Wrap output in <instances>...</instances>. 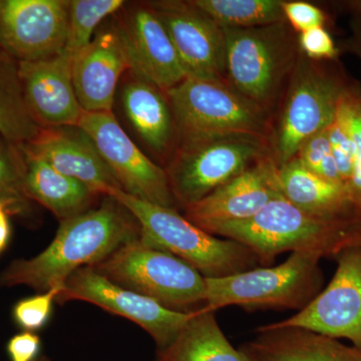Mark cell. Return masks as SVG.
Listing matches in <instances>:
<instances>
[{"mask_svg": "<svg viewBox=\"0 0 361 361\" xmlns=\"http://www.w3.org/2000/svg\"><path fill=\"white\" fill-rule=\"evenodd\" d=\"M269 156L266 135H218L180 142L165 171L176 203L185 209Z\"/></svg>", "mask_w": 361, "mask_h": 361, "instance_id": "obj_9", "label": "cell"}, {"mask_svg": "<svg viewBox=\"0 0 361 361\" xmlns=\"http://www.w3.org/2000/svg\"><path fill=\"white\" fill-rule=\"evenodd\" d=\"M122 103L128 120L149 148L159 155L167 153L176 127L165 92L137 77L123 85Z\"/></svg>", "mask_w": 361, "mask_h": 361, "instance_id": "obj_23", "label": "cell"}, {"mask_svg": "<svg viewBox=\"0 0 361 361\" xmlns=\"http://www.w3.org/2000/svg\"><path fill=\"white\" fill-rule=\"evenodd\" d=\"M349 219L316 217L280 196L248 219L217 223L203 230L246 246L265 267L285 252L313 251L336 257L343 250Z\"/></svg>", "mask_w": 361, "mask_h": 361, "instance_id": "obj_3", "label": "cell"}, {"mask_svg": "<svg viewBox=\"0 0 361 361\" xmlns=\"http://www.w3.org/2000/svg\"><path fill=\"white\" fill-rule=\"evenodd\" d=\"M332 63L311 61L300 52L269 137L271 157L277 167L295 158L304 142L336 120L342 92L350 80Z\"/></svg>", "mask_w": 361, "mask_h": 361, "instance_id": "obj_4", "label": "cell"}, {"mask_svg": "<svg viewBox=\"0 0 361 361\" xmlns=\"http://www.w3.org/2000/svg\"><path fill=\"white\" fill-rule=\"evenodd\" d=\"M342 6L353 14L355 20H360L361 23V0L342 2Z\"/></svg>", "mask_w": 361, "mask_h": 361, "instance_id": "obj_39", "label": "cell"}, {"mask_svg": "<svg viewBox=\"0 0 361 361\" xmlns=\"http://www.w3.org/2000/svg\"><path fill=\"white\" fill-rule=\"evenodd\" d=\"M327 135L342 185L349 192L355 173V149L353 142L348 132L336 120L327 128Z\"/></svg>", "mask_w": 361, "mask_h": 361, "instance_id": "obj_32", "label": "cell"}, {"mask_svg": "<svg viewBox=\"0 0 361 361\" xmlns=\"http://www.w3.org/2000/svg\"><path fill=\"white\" fill-rule=\"evenodd\" d=\"M28 200L25 163L20 149L16 151L11 142L0 141V204L8 207L11 212H18L25 208Z\"/></svg>", "mask_w": 361, "mask_h": 361, "instance_id": "obj_29", "label": "cell"}, {"mask_svg": "<svg viewBox=\"0 0 361 361\" xmlns=\"http://www.w3.org/2000/svg\"><path fill=\"white\" fill-rule=\"evenodd\" d=\"M129 59L116 26L101 30L73 58L71 73L78 103L84 111H113L121 77Z\"/></svg>", "mask_w": 361, "mask_h": 361, "instance_id": "obj_18", "label": "cell"}, {"mask_svg": "<svg viewBox=\"0 0 361 361\" xmlns=\"http://www.w3.org/2000/svg\"><path fill=\"white\" fill-rule=\"evenodd\" d=\"M125 4L123 0H71L65 51L73 59L92 42L102 21Z\"/></svg>", "mask_w": 361, "mask_h": 361, "instance_id": "obj_27", "label": "cell"}, {"mask_svg": "<svg viewBox=\"0 0 361 361\" xmlns=\"http://www.w3.org/2000/svg\"><path fill=\"white\" fill-rule=\"evenodd\" d=\"M351 247L361 248V210L348 221L344 231L343 250Z\"/></svg>", "mask_w": 361, "mask_h": 361, "instance_id": "obj_36", "label": "cell"}, {"mask_svg": "<svg viewBox=\"0 0 361 361\" xmlns=\"http://www.w3.org/2000/svg\"><path fill=\"white\" fill-rule=\"evenodd\" d=\"M336 120L345 129L355 149V173L349 193L361 210V85L350 80L342 92Z\"/></svg>", "mask_w": 361, "mask_h": 361, "instance_id": "obj_28", "label": "cell"}, {"mask_svg": "<svg viewBox=\"0 0 361 361\" xmlns=\"http://www.w3.org/2000/svg\"><path fill=\"white\" fill-rule=\"evenodd\" d=\"M42 130L26 106L18 65L0 58V135L21 145L32 142Z\"/></svg>", "mask_w": 361, "mask_h": 361, "instance_id": "obj_25", "label": "cell"}, {"mask_svg": "<svg viewBox=\"0 0 361 361\" xmlns=\"http://www.w3.org/2000/svg\"><path fill=\"white\" fill-rule=\"evenodd\" d=\"M20 146L99 196L121 189L94 142L77 126L42 129L35 140Z\"/></svg>", "mask_w": 361, "mask_h": 361, "instance_id": "obj_19", "label": "cell"}, {"mask_svg": "<svg viewBox=\"0 0 361 361\" xmlns=\"http://www.w3.org/2000/svg\"><path fill=\"white\" fill-rule=\"evenodd\" d=\"M68 0H0V47L18 61L61 54L68 32Z\"/></svg>", "mask_w": 361, "mask_h": 361, "instance_id": "obj_13", "label": "cell"}, {"mask_svg": "<svg viewBox=\"0 0 361 361\" xmlns=\"http://www.w3.org/2000/svg\"><path fill=\"white\" fill-rule=\"evenodd\" d=\"M155 361H253L223 334L216 312L195 311L172 343L158 349Z\"/></svg>", "mask_w": 361, "mask_h": 361, "instance_id": "obj_24", "label": "cell"}, {"mask_svg": "<svg viewBox=\"0 0 361 361\" xmlns=\"http://www.w3.org/2000/svg\"><path fill=\"white\" fill-rule=\"evenodd\" d=\"M295 158L308 170L323 179L342 185L330 146L327 129L317 133L304 142Z\"/></svg>", "mask_w": 361, "mask_h": 361, "instance_id": "obj_30", "label": "cell"}, {"mask_svg": "<svg viewBox=\"0 0 361 361\" xmlns=\"http://www.w3.org/2000/svg\"><path fill=\"white\" fill-rule=\"evenodd\" d=\"M282 9L285 20L296 33L306 32L311 28L325 26L329 18L325 11L315 4L307 1H284Z\"/></svg>", "mask_w": 361, "mask_h": 361, "instance_id": "obj_34", "label": "cell"}, {"mask_svg": "<svg viewBox=\"0 0 361 361\" xmlns=\"http://www.w3.org/2000/svg\"><path fill=\"white\" fill-rule=\"evenodd\" d=\"M174 44L188 77L226 80L223 28L192 1L151 2Z\"/></svg>", "mask_w": 361, "mask_h": 361, "instance_id": "obj_14", "label": "cell"}, {"mask_svg": "<svg viewBox=\"0 0 361 361\" xmlns=\"http://www.w3.org/2000/svg\"><path fill=\"white\" fill-rule=\"evenodd\" d=\"M137 77L167 92L188 78L165 26L149 4L130 11L116 25Z\"/></svg>", "mask_w": 361, "mask_h": 361, "instance_id": "obj_15", "label": "cell"}, {"mask_svg": "<svg viewBox=\"0 0 361 361\" xmlns=\"http://www.w3.org/2000/svg\"><path fill=\"white\" fill-rule=\"evenodd\" d=\"M165 94L180 142L225 135L269 134V111L226 80L188 77Z\"/></svg>", "mask_w": 361, "mask_h": 361, "instance_id": "obj_8", "label": "cell"}, {"mask_svg": "<svg viewBox=\"0 0 361 361\" xmlns=\"http://www.w3.org/2000/svg\"><path fill=\"white\" fill-rule=\"evenodd\" d=\"M35 361H49V360L45 357H40V358H37V360H35Z\"/></svg>", "mask_w": 361, "mask_h": 361, "instance_id": "obj_40", "label": "cell"}, {"mask_svg": "<svg viewBox=\"0 0 361 361\" xmlns=\"http://www.w3.org/2000/svg\"><path fill=\"white\" fill-rule=\"evenodd\" d=\"M71 66L73 59L65 51L52 58L18 63L26 106L42 129L73 127L84 113Z\"/></svg>", "mask_w": 361, "mask_h": 361, "instance_id": "obj_16", "label": "cell"}, {"mask_svg": "<svg viewBox=\"0 0 361 361\" xmlns=\"http://www.w3.org/2000/svg\"><path fill=\"white\" fill-rule=\"evenodd\" d=\"M257 336L241 348L253 361H361V348L295 327L256 329Z\"/></svg>", "mask_w": 361, "mask_h": 361, "instance_id": "obj_20", "label": "cell"}, {"mask_svg": "<svg viewBox=\"0 0 361 361\" xmlns=\"http://www.w3.org/2000/svg\"><path fill=\"white\" fill-rule=\"evenodd\" d=\"M223 30L226 82L269 111L300 56L297 33L287 21Z\"/></svg>", "mask_w": 361, "mask_h": 361, "instance_id": "obj_6", "label": "cell"}, {"mask_svg": "<svg viewBox=\"0 0 361 361\" xmlns=\"http://www.w3.org/2000/svg\"><path fill=\"white\" fill-rule=\"evenodd\" d=\"M331 281L307 306L271 327H295L345 338L361 348V248L351 247L336 256Z\"/></svg>", "mask_w": 361, "mask_h": 361, "instance_id": "obj_12", "label": "cell"}, {"mask_svg": "<svg viewBox=\"0 0 361 361\" xmlns=\"http://www.w3.org/2000/svg\"><path fill=\"white\" fill-rule=\"evenodd\" d=\"M278 167L266 157L202 200L185 208V217L201 229L217 223L248 219L281 196Z\"/></svg>", "mask_w": 361, "mask_h": 361, "instance_id": "obj_17", "label": "cell"}, {"mask_svg": "<svg viewBox=\"0 0 361 361\" xmlns=\"http://www.w3.org/2000/svg\"><path fill=\"white\" fill-rule=\"evenodd\" d=\"M317 252L296 251L282 264L256 267L222 278H206L207 310L227 306L244 310L300 311L322 292L323 273Z\"/></svg>", "mask_w": 361, "mask_h": 361, "instance_id": "obj_5", "label": "cell"}, {"mask_svg": "<svg viewBox=\"0 0 361 361\" xmlns=\"http://www.w3.org/2000/svg\"><path fill=\"white\" fill-rule=\"evenodd\" d=\"M280 194L304 212L330 220H346L358 212L345 187L323 179L297 158L278 167Z\"/></svg>", "mask_w": 361, "mask_h": 361, "instance_id": "obj_21", "label": "cell"}, {"mask_svg": "<svg viewBox=\"0 0 361 361\" xmlns=\"http://www.w3.org/2000/svg\"><path fill=\"white\" fill-rule=\"evenodd\" d=\"M297 37L301 54L311 61H336L341 54V49L325 26L311 28L299 33Z\"/></svg>", "mask_w": 361, "mask_h": 361, "instance_id": "obj_33", "label": "cell"}, {"mask_svg": "<svg viewBox=\"0 0 361 361\" xmlns=\"http://www.w3.org/2000/svg\"><path fill=\"white\" fill-rule=\"evenodd\" d=\"M25 163V189L30 200L39 202L61 222L92 209L99 195L80 180L56 171L18 145Z\"/></svg>", "mask_w": 361, "mask_h": 361, "instance_id": "obj_22", "label": "cell"}, {"mask_svg": "<svg viewBox=\"0 0 361 361\" xmlns=\"http://www.w3.org/2000/svg\"><path fill=\"white\" fill-rule=\"evenodd\" d=\"M63 288H54L39 295L23 299L13 307V318L25 331L42 329L49 322L52 305Z\"/></svg>", "mask_w": 361, "mask_h": 361, "instance_id": "obj_31", "label": "cell"}, {"mask_svg": "<svg viewBox=\"0 0 361 361\" xmlns=\"http://www.w3.org/2000/svg\"><path fill=\"white\" fill-rule=\"evenodd\" d=\"M40 348V338L30 331L13 336L7 343L11 361H35Z\"/></svg>", "mask_w": 361, "mask_h": 361, "instance_id": "obj_35", "label": "cell"}, {"mask_svg": "<svg viewBox=\"0 0 361 361\" xmlns=\"http://www.w3.org/2000/svg\"><path fill=\"white\" fill-rule=\"evenodd\" d=\"M77 127L94 142L125 193L149 203L176 209L178 205L165 169L156 165L135 146L113 111H84Z\"/></svg>", "mask_w": 361, "mask_h": 361, "instance_id": "obj_10", "label": "cell"}, {"mask_svg": "<svg viewBox=\"0 0 361 361\" xmlns=\"http://www.w3.org/2000/svg\"><path fill=\"white\" fill-rule=\"evenodd\" d=\"M140 237L141 226L130 211L104 196L97 208L61 222L56 237L39 255L7 266L0 273V287L25 285L39 292L63 288L73 272L97 265Z\"/></svg>", "mask_w": 361, "mask_h": 361, "instance_id": "obj_1", "label": "cell"}, {"mask_svg": "<svg viewBox=\"0 0 361 361\" xmlns=\"http://www.w3.org/2000/svg\"><path fill=\"white\" fill-rule=\"evenodd\" d=\"M115 198L141 226V238L147 245L167 252L192 266L205 278H222L254 269L261 265L257 256L238 242L216 238L176 209L140 200L123 190Z\"/></svg>", "mask_w": 361, "mask_h": 361, "instance_id": "obj_2", "label": "cell"}, {"mask_svg": "<svg viewBox=\"0 0 361 361\" xmlns=\"http://www.w3.org/2000/svg\"><path fill=\"white\" fill-rule=\"evenodd\" d=\"M73 300L94 304L127 318L146 330L158 349L172 343L195 312L168 310L153 299L114 283L92 267H82L73 272L66 279L56 302Z\"/></svg>", "mask_w": 361, "mask_h": 361, "instance_id": "obj_11", "label": "cell"}, {"mask_svg": "<svg viewBox=\"0 0 361 361\" xmlns=\"http://www.w3.org/2000/svg\"><path fill=\"white\" fill-rule=\"evenodd\" d=\"M344 51L355 54L361 61V23L353 18L351 21V35L341 44Z\"/></svg>", "mask_w": 361, "mask_h": 361, "instance_id": "obj_37", "label": "cell"}, {"mask_svg": "<svg viewBox=\"0 0 361 361\" xmlns=\"http://www.w3.org/2000/svg\"><path fill=\"white\" fill-rule=\"evenodd\" d=\"M8 207L4 204H0V254L6 248L11 238V224H9Z\"/></svg>", "mask_w": 361, "mask_h": 361, "instance_id": "obj_38", "label": "cell"}, {"mask_svg": "<svg viewBox=\"0 0 361 361\" xmlns=\"http://www.w3.org/2000/svg\"><path fill=\"white\" fill-rule=\"evenodd\" d=\"M94 270L116 285L153 299L168 310L194 312L205 307L206 278L167 252L141 238L128 242Z\"/></svg>", "mask_w": 361, "mask_h": 361, "instance_id": "obj_7", "label": "cell"}, {"mask_svg": "<svg viewBox=\"0 0 361 361\" xmlns=\"http://www.w3.org/2000/svg\"><path fill=\"white\" fill-rule=\"evenodd\" d=\"M222 28H249L284 23L283 0H193Z\"/></svg>", "mask_w": 361, "mask_h": 361, "instance_id": "obj_26", "label": "cell"}]
</instances>
